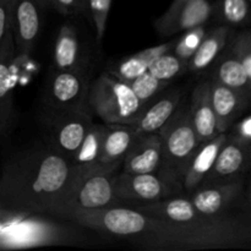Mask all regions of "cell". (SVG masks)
<instances>
[{
    "instance_id": "obj_2",
    "label": "cell",
    "mask_w": 251,
    "mask_h": 251,
    "mask_svg": "<svg viewBox=\"0 0 251 251\" xmlns=\"http://www.w3.org/2000/svg\"><path fill=\"white\" fill-rule=\"evenodd\" d=\"M248 237L242 223L225 215L203 216L190 222L176 223L159 220L153 230L136 242L153 250H191L233 248Z\"/></svg>"
},
{
    "instance_id": "obj_1",
    "label": "cell",
    "mask_w": 251,
    "mask_h": 251,
    "mask_svg": "<svg viewBox=\"0 0 251 251\" xmlns=\"http://www.w3.org/2000/svg\"><path fill=\"white\" fill-rule=\"evenodd\" d=\"M78 167L53 147L15 154L0 176V208L24 215H48L59 203Z\"/></svg>"
},
{
    "instance_id": "obj_3",
    "label": "cell",
    "mask_w": 251,
    "mask_h": 251,
    "mask_svg": "<svg viewBox=\"0 0 251 251\" xmlns=\"http://www.w3.org/2000/svg\"><path fill=\"white\" fill-rule=\"evenodd\" d=\"M78 167L70 188L48 215L61 217L77 210H95L108 206H126L114 193V176L119 166L95 164Z\"/></svg>"
},
{
    "instance_id": "obj_22",
    "label": "cell",
    "mask_w": 251,
    "mask_h": 251,
    "mask_svg": "<svg viewBox=\"0 0 251 251\" xmlns=\"http://www.w3.org/2000/svg\"><path fill=\"white\" fill-rule=\"evenodd\" d=\"M54 68L56 70H78L81 65L80 42L76 29L65 24L59 29L53 54Z\"/></svg>"
},
{
    "instance_id": "obj_20",
    "label": "cell",
    "mask_w": 251,
    "mask_h": 251,
    "mask_svg": "<svg viewBox=\"0 0 251 251\" xmlns=\"http://www.w3.org/2000/svg\"><path fill=\"white\" fill-rule=\"evenodd\" d=\"M180 91H173L166 96H162L159 100L151 102L145 107L140 117L134 123V129L140 137L150 134H156L158 130L168 122L173 115L179 103L181 102Z\"/></svg>"
},
{
    "instance_id": "obj_16",
    "label": "cell",
    "mask_w": 251,
    "mask_h": 251,
    "mask_svg": "<svg viewBox=\"0 0 251 251\" xmlns=\"http://www.w3.org/2000/svg\"><path fill=\"white\" fill-rule=\"evenodd\" d=\"M227 132H221L213 139L202 142L199 146V149L196 150L189 164L186 166L183 176H181L183 190L193 193L195 189H198L201 185L206 174L212 168L218 151L227 140Z\"/></svg>"
},
{
    "instance_id": "obj_21",
    "label": "cell",
    "mask_w": 251,
    "mask_h": 251,
    "mask_svg": "<svg viewBox=\"0 0 251 251\" xmlns=\"http://www.w3.org/2000/svg\"><path fill=\"white\" fill-rule=\"evenodd\" d=\"M132 207L152 217L176 223L190 222L201 216L194 207L190 199L181 196H171L152 202L139 203Z\"/></svg>"
},
{
    "instance_id": "obj_11",
    "label": "cell",
    "mask_w": 251,
    "mask_h": 251,
    "mask_svg": "<svg viewBox=\"0 0 251 251\" xmlns=\"http://www.w3.org/2000/svg\"><path fill=\"white\" fill-rule=\"evenodd\" d=\"M250 162V142L243 141L234 135L227 136L221 146L212 168L203 178L201 185L232 180L247 171ZM200 185V186H201Z\"/></svg>"
},
{
    "instance_id": "obj_4",
    "label": "cell",
    "mask_w": 251,
    "mask_h": 251,
    "mask_svg": "<svg viewBox=\"0 0 251 251\" xmlns=\"http://www.w3.org/2000/svg\"><path fill=\"white\" fill-rule=\"evenodd\" d=\"M147 104L140 102L129 83L110 73L100 75L88 87V108L105 124L134 125Z\"/></svg>"
},
{
    "instance_id": "obj_17",
    "label": "cell",
    "mask_w": 251,
    "mask_h": 251,
    "mask_svg": "<svg viewBox=\"0 0 251 251\" xmlns=\"http://www.w3.org/2000/svg\"><path fill=\"white\" fill-rule=\"evenodd\" d=\"M194 129L199 141H208L217 136V120L211 103V83L210 81L199 83L191 95L189 103Z\"/></svg>"
},
{
    "instance_id": "obj_25",
    "label": "cell",
    "mask_w": 251,
    "mask_h": 251,
    "mask_svg": "<svg viewBox=\"0 0 251 251\" xmlns=\"http://www.w3.org/2000/svg\"><path fill=\"white\" fill-rule=\"evenodd\" d=\"M215 81L234 88V90L251 91V77L245 73L244 68L237 58L232 55V53L223 56L216 68Z\"/></svg>"
},
{
    "instance_id": "obj_37",
    "label": "cell",
    "mask_w": 251,
    "mask_h": 251,
    "mask_svg": "<svg viewBox=\"0 0 251 251\" xmlns=\"http://www.w3.org/2000/svg\"><path fill=\"white\" fill-rule=\"evenodd\" d=\"M249 1H250V0H249Z\"/></svg>"
},
{
    "instance_id": "obj_26",
    "label": "cell",
    "mask_w": 251,
    "mask_h": 251,
    "mask_svg": "<svg viewBox=\"0 0 251 251\" xmlns=\"http://www.w3.org/2000/svg\"><path fill=\"white\" fill-rule=\"evenodd\" d=\"M105 124H95L90 126L87 130L85 139L78 149L77 153L73 158V162L76 166L90 167L98 163L100 153V146H102L103 135H104Z\"/></svg>"
},
{
    "instance_id": "obj_31",
    "label": "cell",
    "mask_w": 251,
    "mask_h": 251,
    "mask_svg": "<svg viewBox=\"0 0 251 251\" xmlns=\"http://www.w3.org/2000/svg\"><path fill=\"white\" fill-rule=\"evenodd\" d=\"M91 12H92V20L96 28V38L97 43L102 44L104 38L105 27H107L108 15H109L112 0H88Z\"/></svg>"
},
{
    "instance_id": "obj_24",
    "label": "cell",
    "mask_w": 251,
    "mask_h": 251,
    "mask_svg": "<svg viewBox=\"0 0 251 251\" xmlns=\"http://www.w3.org/2000/svg\"><path fill=\"white\" fill-rule=\"evenodd\" d=\"M229 27L220 26L211 33L205 34L195 53L186 61V69L190 71H200L207 68L222 51L227 44Z\"/></svg>"
},
{
    "instance_id": "obj_19",
    "label": "cell",
    "mask_w": 251,
    "mask_h": 251,
    "mask_svg": "<svg viewBox=\"0 0 251 251\" xmlns=\"http://www.w3.org/2000/svg\"><path fill=\"white\" fill-rule=\"evenodd\" d=\"M140 139L132 125L105 124L98 163L119 166L135 142Z\"/></svg>"
},
{
    "instance_id": "obj_7",
    "label": "cell",
    "mask_w": 251,
    "mask_h": 251,
    "mask_svg": "<svg viewBox=\"0 0 251 251\" xmlns=\"http://www.w3.org/2000/svg\"><path fill=\"white\" fill-rule=\"evenodd\" d=\"M114 193L126 206L152 202L176 196L183 190L181 180L162 164L153 173H126L114 176Z\"/></svg>"
},
{
    "instance_id": "obj_34",
    "label": "cell",
    "mask_w": 251,
    "mask_h": 251,
    "mask_svg": "<svg viewBox=\"0 0 251 251\" xmlns=\"http://www.w3.org/2000/svg\"><path fill=\"white\" fill-rule=\"evenodd\" d=\"M11 25V0H0V46L10 31Z\"/></svg>"
},
{
    "instance_id": "obj_36",
    "label": "cell",
    "mask_w": 251,
    "mask_h": 251,
    "mask_svg": "<svg viewBox=\"0 0 251 251\" xmlns=\"http://www.w3.org/2000/svg\"><path fill=\"white\" fill-rule=\"evenodd\" d=\"M36 4L38 5V7H46V6H50L49 5V0H34Z\"/></svg>"
},
{
    "instance_id": "obj_32",
    "label": "cell",
    "mask_w": 251,
    "mask_h": 251,
    "mask_svg": "<svg viewBox=\"0 0 251 251\" xmlns=\"http://www.w3.org/2000/svg\"><path fill=\"white\" fill-rule=\"evenodd\" d=\"M232 55L240 61L245 73L251 77V36L249 31L235 37L232 46Z\"/></svg>"
},
{
    "instance_id": "obj_27",
    "label": "cell",
    "mask_w": 251,
    "mask_h": 251,
    "mask_svg": "<svg viewBox=\"0 0 251 251\" xmlns=\"http://www.w3.org/2000/svg\"><path fill=\"white\" fill-rule=\"evenodd\" d=\"M185 68L186 61L179 59L173 53L167 51V53H163L152 61V64L149 68V71L158 80L168 82L172 78L176 77L179 74L183 73Z\"/></svg>"
},
{
    "instance_id": "obj_6",
    "label": "cell",
    "mask_w": 251,
    "mask_h": 251,
    "mask_svg": "<svg viewBox=\"0 0 251 251\" xmlns=\"http://www.w3.org/2000/svg\"><path fill=\"white\" fill-rule=\"evenodd\" d=\"M162 141V164L181 180L191 157L201 145L191 122L189 103H179L168 122L158 130Z\"/></svg>"
},
{
    "instance_id": "obj_13",
    "label": "cell",
    "mask_w": 251,
    "mask_h": 251,
    "mask_svg": "<svg viewBox=\"0 0 251 251\" xmlns=\"http://www.w3.org/2000/svg\"><path fill=\"white\" fill-rule=\"evenodd\" d=\"M15 50L11 28L0 46V135H6L15 120Z\"/></svg>"
},
{
    "instance_id": "obj_35",
    "label": "cell",
    "mask_w": 251,
    "mask_h": 251,
    "mask_svg": "<svg viewBox=\"0 0 251 251\" xmlns=\"http://www.w3.org/2000/svg\"><path fill=\"white\" fill-rule=\"evenodd\" d=\"M235 136L239 137V139L243 140V141L250 142V139H251V119H250L249 115H248V117H245L244 119H243L242 122L238 124L237 135H235Z\"/></svg>"
},
{
    "instance_id": "obj_23",
    "label": "cell",
    "mask_w": 251,
    "mask_h": 251,
    "mask_svg": "<svg viewBox=\"0 0 251 251\" xmlns=\"http://www.w3.org/2000/svg\"><path fill=\"white\" fill-rule=\"evenodd\" d=\"M174 42L176 41L159 44V46L151 47V48L139 51V53L132 54V55L123 59L110 74L117 78H119V80L129 83L135 77L149 70L150 65H151L154 59L158 58L163 53L171 50L173 48Z\"/></svg>"
},
{
    "instance_id": "obj_12",
    "label": "cell",
    "mask_w": 251,
    "mask_h": 251,
    "mask_svg": "<svg viewBox=\"0 0 251 251\" xmlns=\"http://www.w3.org/2000/svg\"><path fill=\"white\" fill-rule=\"evenodd\" d=\"M41 20L34 0H11V28L16 55H29L38 38Z\"/></svg>"
},
{
    "instance_id": "obj_30",
    "label": "cell",
    "mask_w": 251,
    "mask_h": 251,
    "mask_svg": "<svg viewBox=\"0 0 251 251\" xmlns=\"http://www.w3.org/2000/svg\"><path fill=\"white\" fill-rule=\"evenodd\" d=\"M249 0H221L220 15L227 24L243 25L249 20Z\"/></svg>"
},
{
    "instance_id": "obj_33",
    "label": "cell",
    "mask_w": 251,
    "mask_h": 251,
    "mask_svg": "<svg viewBox=\"0 0 251 251\" xmlns=\"http://www.w3.org/2000/svg\"><path fill=\"white\" fill-rule=\"evenodd\" d=\"M87 0H49V5L55 7L64 15H74L81 12L86 7Z\"/></svg>"
},
{
    "instance_id": "obj_18",
    "label": "cell",
    "mask_w": 251,
    "mask_h": 251,
    "mask_svg": "<svg viewBox=\"0 0 251 251\" xmlns=\"http://www.w3.org/2000/svg\"><path fill=\"white\" fill-rule=\"evenodd\" d=\"M162 141L158 132L142 136L123 159L126 173H153L162 166Z\"/></svg>"
},
{
    "instance_id": "obj_9",
    "label": "cell",
    "mask_w": 251,
    "mask_h": 251,
    "mask_svg": "<svg viewBox=\"0 0 251 251\" xmlns=\"http://www.w3.org/2000/svg\"><path fill=\"white\" fill-rule=\"evenodd\" d=\"M87 76L83 69L56 70L47 86L46 102L51 112L88 108Z\"/></svg>"
},
{
    "instance_id": "obj_14",
    "label": "cell",
    "mask_w": 251,
    "mask_h": 251,
    "mask_svg": "<svg viewBox=\"0 0 251 251\" xmlns=\"http://www.w3.org/2000/svg\"><path fill=\"white\" fill-rule=\"evenodd\" d=\"M243 191L242 178L201 185L193 191L190 201L200 215H225V211L239 198Z\"/></svg>"
},
{
    "instance_id": "obj_28",
    "label": "cell",
    "mask_w": 251,
    "mask_h": 251,
    "mask_svg": "<svg viewBox=\"0 0 251 251\" xmlns=\"http://www.w3.org/2000/svg\"><path fill=\"white\" fill-rule=\"evenodd\" d=\"M166 85L167 82L154 77L149 70L142 73L141 75H139L129 82V86L131 87L132 92L139 98L140 102H142L144 104H147L153 98H156L159 91H162V88L166 87Z\"/></svg>"
},
{
    "instance_id": "obj_10",
    "label": "cell",
    "mask_w": 251,
    "mask_h": 251,
    "mask_svg": "<svg viewBox=\"0 0 251 251\" xmlns=\"http://www.w3.org/2000/svg\"><path fill=\"white\" fill-rule=\"evenodd\" d=\"M212 15L208 0H174L169 9L153 22L159 36H174L203 26Z\"/></svg>"
},
{
    "instance_id": "obj_15",
    "label": "cell",
    "mask_w": 251,
    "mask_h": 251,
    "mask_svg": "<svg viewBox=\"0 0 251 251\" xmlns=\"http://www.w3.org/2000/svg\"><path fill=\"white\" fill-rule=\"evenodd\" d=\"M211 83V103L217 120L218 132H227L233 120L248 107L250 92L227 87L217 81Z\"/></svg>"
},
{
    "instance_id": "obj_8",
    "label": "cell",
    "mask_w": 251,
    "mask_h": 251,
    "mask_svg": "<svg viewBox=\"0 0 251 251\" xmlns=\"http://www.w3.org/2000/svg\"><path fill=\"white\" fill-rule=\"evenodd\" d=\"M92 123L93 115L90 108L51 112L47 122L51 147L73 161Z\"/></svg>"
},
{
    "instance_id": "obj_29",
    "label": "cell",
    "mask_w": 251,
    "mask_h": 251,
    "mask_svg": "<svg viewBox=\"0 0 251 251\" xmlns=\"http://www.w3.org/2000/svg\"><path fill=\"white\" fill-rule=\"evenodd\" d=\"M205 28L202 26L185 31V33L178 41L174 42L173 54L178 56L179 59H181V60L188 61L190 59V56L195 53L198 47L200 46L201 41L205 37Z\"/></svg>"
},
{
    "instance_id": "obj_5",
    "label": "cell",
    "mask_w": 251,
    "mask_h": 251,
    "mask_svg": "<svg viewBox=\"0 0 251 251\" xmlns=\"http://www.w3.org/2000/svg\"><path fill=\"white\" fill-rule=\"evenodd\" d=\"M60 218L87 227L97 232L123 238L140 239L153 230L159 218L152 217L130 206H108L95 210H77Z\"/></svg>"
}]
</instances>
